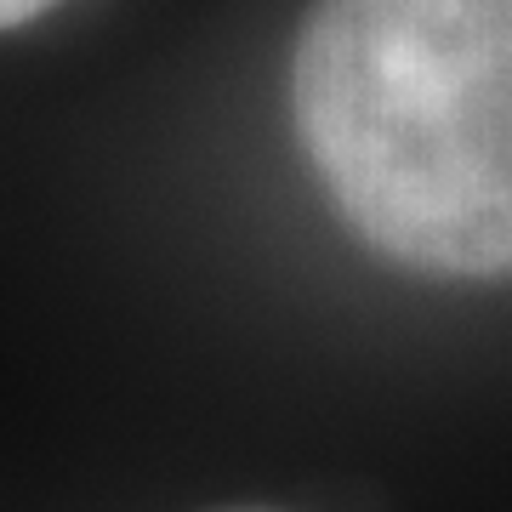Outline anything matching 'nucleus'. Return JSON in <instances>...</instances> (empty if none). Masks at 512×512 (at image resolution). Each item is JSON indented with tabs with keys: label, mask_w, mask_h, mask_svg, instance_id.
<instances>
[{
	"label": "nucleus",
	"mask_w": 512,
	"mask_h": 512,
	"mask_svg": "<svg viewBox=\"0 0 512 512\" xmlns=\"http://www.w3.org/2000/svg\"><path fill=\"white\" fill-rule=\"evenodd\" d=\"M296 126L382 256L512 274V0H319L296 40Z\"/></svg>",
	"instance_id": "1"
},
{
	"label": "nucleus",
	"mask_w": 512,
	"mask_h": 512,
	"mask_svg": "<svg viewBox=\"0 0 512 512\" xmlns=\"http://www.w3.org/2000/svg\"><path fill=\"white\" fill-rule=\"evenodd\" d=\"M57 0H0V29H18V23L40 18V12H52Z\"/></svg>",
	"instance_id": "2"
}]
</instances>
